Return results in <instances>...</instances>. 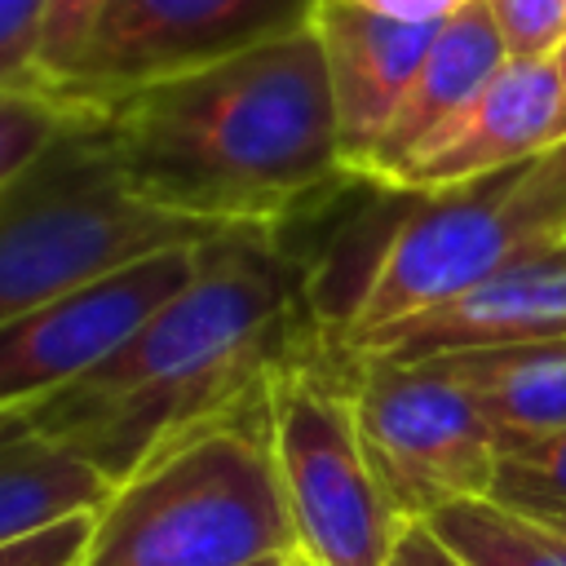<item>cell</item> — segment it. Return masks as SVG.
Here are the masks:
<instances>
[{"label":"cell","instance_id":"6da1fadb","mask_svg":"<svg viewBox=\"0 0 566 566\" xmlns=\"http://www.w3.org/2000/svg\"><path fill=\"white\" fill-rule=\"evenodd\" d=\"M318 340L283 230H226L199 243L195 279L150 323L18 416L119 486L177 438L261 402L274 367Z\"/></svg>","mask_w":566,"mask_h":566},{"label":"cell","instance_id":"7a4b0ae2","mask_svg":"<svg viewBox=\"0 0 566 566\" xmlns=\"http://www.w3.org/2000/svg\"><path fill=\"white\" fill-rule=\"evenodd\" d=\"M124 181L217 230H283L340 164L336 102L314 22L97 106Z\"/></svg>","mask_w":566,"mask_h":566},{"label":"cell","instance_id":"3957f363","mask_svg":"<svg viewBox=\"0 0 566 566\" xmlns=\"http://www.w3.org/2000/svg\"><path fill=\"white\" fill-rule=\"evenodd\" d=\"M296 548L274 447L270 389L124 478L93 513L80 566H261Z\"/></svg>","mask_w":566,"mask_h":566},{"label":"cell","instance_id":"277c9868","mask_svg":"<svg viewBox=\"0 0 566 566\" xmlns=\"http://www.w3.org/2000/svg\"><path fill=\"white\" fill-rule=\"evenodd\" d=\"M226 230L146 203L119 172L97 106L0 195V323Z\"/></svg>","mask_w":566,"mask_h":566},{"label":"cell","instance_id":"5b68a950","mask_svg":"<svg viewBox=\"0 0 566 566\" xmlns=\"http://www.w3.org/2000/svg\"><path fill=\"white\" fill-rule=\"evenodd\" d=\"M557 243H566V142L469 186L416 195V208L376 248L340 345L349 349L389 323L447 305Z\"/></svg>","mask_w":566,"mask_h":566},{"label":"cell","instance_id":"8992f818","mask_svg":"<svg viewBox=\"0 0 566 566\" xmlns=\"http://www.w3.org/2000/svg\"><path fill=\"white\" fill-rule=\"evenodd\" d=\"M270 447L314 566H385L407 517L385 495L354 411V354L318 340L270 376Z\"/></svg>","mask_w":566,"mask_h":566},{"label":"cell","instance_id":"52a82bcc","mask_svg":"<svg viewBox=\"0 0 566 566\" xmlns=\"http://www.w3.org/2000/svg\"><path fill=\"white\" fill-rule=\"evenodd\" d=\"M354 411L367 460L407 522H424L455 500H491L500 442L438 358L354 354Z\"/></svg>","mask_w":566,"mask_h":566},{"label":"cell","instance_id":"ba28073f","mask_svg":"<svg viewBox=\"0 0 566 566\" xmlns=\"http://www.w3.org/2000/svg\"><path fill=\"white\" fill-rule=\"evenodd\" d=\"M318 0H106L57 93L102 106L142 84L199 71L314 18Z\"/></svg>","mask_w":566,"mask_h":566},{"label":"cell","instance_id":"9c48e42d","mask_svg":"<svg viewBox=\"0 0 566 566\" xmlns=\"http://www.w3.org/2000/svg\"><path fill=\"white\" fill-rule=\"evenodd\" d=\"M195 265L199 243L164 248L0 323V411H22L93 371L195 279Z\"/></svg>","mask_w":566,"mask_h":566},{"label":"cell","instance_id":"30bf717a","mask_svg":"<svg viewBox=\"0 0 566 566\" xmlns=\"http://www.w3.org/2000/svg\"><path fill=\"white\" fill-rule=\"evenodd\" d=\"M566 142V102L553 57H509L478 102L389 186L402 195H438L478 177L526 164Z\"/></svg>","mask_w":566,"mask_h":566},{"label":"cell","instance_id":"8fae6325","mask_svg":"<svg viewBox=\"0 0 566 566\" xmlns=\"http://www.w3.org/2000/svg\"><path fill=\"white\" fill-rule=\"evenodd\" d=\"M566 336V243L531 252L486 283L460 292L447 305L389 323L358 345L354 354L376 358H438L455 349H491V345H526Z\"/></svg>","mask_w":566,"mask_h":566},{"label":"cell","instance_id":"7c38bea8","mask_svg":"<svg viewBox=\"0 0 566 566\" xmlns=\"http://www.w3.org/2000/svg\"><path fill=\"white\" fill-rule=\"evenodd\" d=\"M310 22L327 57L340 164L358 181L442 22H398L358 0H318Z\"/></svg>","mask_w":566,"mask_h":566},{"label":"cell","instance_id":"4fadbf2b","mask_svg":"<svg viewBox=\"0 0 566 566\" xmlns=\"http://www.w3.org/2000/svg\"><path fill=\"white\" fill-rule=\"evenodd\" d=\"M504 62H509V49H504V35H500L486 0H469L464 9H455L438 27L402 106L394 111V119H389L385 137L376 142L371 159L363 164L358 181L389 190L478 102V93L500 75Z\"/></svg>","mask_w":566,"mask_h":566},{"label":"cell","instance_id":"5bb4252c","mask_svg":"<svg viewBox=\"0 0 566 566\" xmlns=\"http://www.w3.org/2000/svg\"><path fill=\"white\" fill-rule=\"evenodd\" d=\"M111 478L66 442L31 429L18 411L0 424V548L40 535L66 517L97 513Z\"/></svg>","mask_w":566,"mask_h":566},{"label":"cell","instance_id":"9a60e30c","mask_svg":"<svg viewBox=\"0 0 566 566\" xmlns=\"http://www.w3.org/2000/svg\"><path fill=\"white\" fill-rule=\"evenodd\" d=\"M438 363L469 389L495 442L535 438L566 424V336L455 349L438 354Z\"/></svg>","mask_w":566,"mask_h":566},{"label":"cell","instance_id":"2e32d148","mask_svg":"<svg viewBox=\"0 0 566 566\" xmlns=\"http://www.w3.org/2000/svg\"><path fill=\"white\" fill-rule=\"evenodd\" d=\"M424 522L469 566H566V544L500 500H455Z\"/></svg>","mask_w":566,"mask_h":566},{"label":"cell","instance_id":"e0dca14e","mask_svg":"<svg viewBox=\"0 0 566 566\" xmlns=\"http://www.w3.org/2000/svg\"><path fill=\"white\" fill-rule=\"evenodd\" d=\"M84 102L35 84V88H0V195L35 164L44 159L80 119Z\"/></svg>","mask_w":566,"mask_h":566},{"label":"cell","instance_id":"ac0fdd59","mask_svg":"<svg viewBox=\"0 0 566 566\" xmlns=\"http://www.w3.org/2000/svg\"><path fill=\"white\" fill-rule=\"evenodd\" d=\"M491 500L526 517H566V424L553 433L500 442Z\"/></svg>","mask_w":566,"mask_h":566},{"label":"cell","instance_id":"d6986e66","mask_svg":"<svg viewBox=\"0 0 566 566\" xmlns=\"http://www.w3.org/2000/svg\"><path fill=\"white\" fill-rule=\"evenodd\" d=\"M49 0H0V88H35Z\"/></svg>","mask_w":566,"mask_h":566},{"label":"cell","instance_id":"ffe728a7","mask_svg":"<svg viewBox=\"0 0 566 566\" xmlns=\"http://www.w3.org/2000/svg\"><path fill=\"white\" fill-rule=\"evenodd\" d=\"M509 57H553L566 35V0H486Z\"/></svg>","mask_w":566,"mask_h":566},{"label":"cell","instance_id":"44dd1931","mask_svg":"<svg viewBox=\"0 0 566 566\" xmlns=\"http://www.w3.org/2000/svg\"><path fill=\"white\" fill-rule=\"evenodd\" d=\"M102 9H106V0H49L44 53H40V80L49 88H57L71 75V66L80 62Z\"/></svg>","mask_w":566,"mask_h":566},{"label":"cell","instance_id":"7402d4cb","mask_svg":"<svg viewBox=\"0 0 566 566\" xmlns=\"http://www.w3.org/2000/svg\"><path fill=\"white\" fill-rule=\"evenodd\" d=\"M88 535H93V513H80V517H66L40 535H27L18 544H4L0 548V566H80L84 548H88Z\"/></svg>","mask_w":566,"mask_h":566},{"label":"cell","instance_id":"603a6c76","mask_svg":"<svg viewBox=\"0 0 566 566\" xmlns=\"http://www.w3.org/2000/svg\"><path fill=\"white\" fill-rule=\"evenodd\" d=\"M385 566H469L460 553H451L429 522H407Z\"/></svg>","mask_w":566,"mask_h":566},{"label":"cell","instance_id":"cb8c5ba5","mask_svg":"<svg viewBox=\"0 0 566 566\" xmlns=\"http://www.w3.org/2000/svg\"><path fill=\"white\" fill-rule=\"evenodd\" d=\"M358 4H367L385 18H398V22H447L469 0H358Z\"/></svg>","mask_w":566,"mask_h":566},{"label":"cell","instance_id":"d4e9b609","mask_svg":"<svg viewBox=\"0 0 566 566\" xmlns=\"http://www.w3.org/2000/svg\"><path fill=\"white\" fill-rule=\"evenodd\" d=\"M553 66H557V80H562V102H566V35H562V44L553 49Z\"/></svg>","mask_w":566,"mask_h":566},{"label":"cell","instance_id":"484cf974","mask_svg":"<svg viewBox=\"0 0 566 566\" xmlns=\"http://www.w3.org/2000/svg\"><path fill=\"white\" fill-rule=\"evenodd\" d=\"M535 522H539L544 531H553V535H557V539L566 544V517H535Z\"/></svg>","mask_w":566,"mask_h":566},{"label":"cell","instance_id":"4316f807","mask_svg":"<svg viewBox=\"0 0 566 566\" xmlns=\"http://www.w3.org/2000/svg\"><path fill=\"white\" fill-rule=\"evenodd\" d=\"M279 566H314V562H310V557H305V553H287V557H283V562H279Z\"/></svg>","mask_w":566,"mask_h":566},{"label":"cell","instance_id":"83f0119b","mask_svg":"<svg viewBox=\"0 0 566 566\" xmlns=\"http://www.w3.org/2000/svg\"><path fill=\"white\" fill-rule=\"evenodd\" d=\"M279 562H283V557H279ZM279 562H261V566H279Z\"/></svg>","mask_w":566,"mask_h":566},{"label":"cell","instance_id":"f1b7e54d","mask_svg":"<svg viewBox=\"0 0 566 566\" xmlns=\"http://www.w3.org/2000/svg\"><path fill=\"white\" fill-rule=\"evenodd\" d=\"M4 416H9V411H0V424H4Z\"/></svg>","mask_w":566,"mask_h":566}]
</instances>
